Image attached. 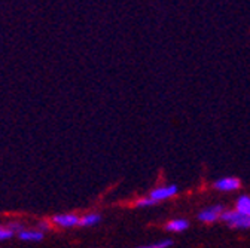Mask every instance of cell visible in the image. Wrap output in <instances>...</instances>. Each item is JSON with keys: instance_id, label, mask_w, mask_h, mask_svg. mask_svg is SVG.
<instances>
[{"instance_id": "6da1fadb", "label": "cell", "mask_w": 250, "mask_h": 248, "mask_svg": "<svg viewBox=\"0 0 250 248\" xmlns=\"http://www.w3.org/2000/svg\"><path fill=\"white\" fill-rule=\"evenodd\" d=\"M221 220L235 229H249L250 228V215H244V214L238 212L237 210H229V211L225 210L221 215Z\"/></svg>"}, {"instance_id": "7a4b0ae2", "label": "cell", "mask_w": 250, "mask_h": 248, "mask_svg": "<svg viewBox=\"0 0 250 248\" xmlns=\"http://www.w3.org/2000/svg\"><path fill=\"white\" fill-rule=\"evenodd\" d=\"M177 186L176 184H168V186H161V188H156L149 193V198L153 199L155 202H161L166 199L173 198L177 193Z\"/></svg>"}, {"instance_id": "3957f363", "label": "cell", "mask_w": 250, "mask_h": 248, "mask_svg": "<svg viewBox=\"0 0 250 248\" xmlns=\"http://www.w3.org/2000/svg\"><path fill=\"white\" fill-rule=\"evenodd\" d=\"M224 211H225V208L222 205H213V207L204 208L198 214V220L204 222V223H214L217 220H221V215Z\"/></svg>"}, {"instance_id": "277c9868", "label": "cell", "mask_w": 250, "mask_h": 248, "mask_svg": "<svg viewBox=\"0 0 250 248\" xmlns=\"http://www.w3.org/2000/svg\"><path fill=\"white\" fill-rule=\"evenodd\" d=\"M81 217L78 214H60L52 217V223L58 228H75L79 226Z\"/></svg>"}, {"instance_id": "5b68a950", "label": "cell", "mask_w": 250, "mask_h": 248, "mask_svg": "<svg viewBox=\"0 0 250 248\" xmlns=\"http://www.w3.org/2000/svg\"><path fill=\"white\" fill-rule=\"evenodd\" d=\"M241 181L237 177H222L214 181V189L221 192H232L240 189Z\"/></svg>"}, {"instance_id": "8992f818", "label": "cell", "mask_w": 250, "mask_h": 248, "mask_svg": "<svg viewBox=\"0 0 250 248\" xmlns=\"http://www.w3.org/2000/svg\"><path fill=\"white\" fill-rule=\"evenodd\" d=\"M43 232H41L39 229L35 230V229H24L18 233V238L22 239V241H28V242H38V241H42L43 239Z\"/></svg>"}, {"instance_id": "52a82bcc", "label": "cell", "mask_w": 250, "mask_h": 248, "mask_svg": "<svg viewBox=\"0 0 250 248\" xmlns=\"http://www.w3.org/2000/svg\"><path fill=\"white\" fill-rule=\"evenodd\" d=\"M189 228V222L185 220V219H176V220H171L166 225V229L168 232H174V233H180L183 230H186Z\"/></svg>"}, {"instance_id": "ba28073f", "label": "cell", "mask_w": 250, "mask_h": 248, "mask_svg": "<svg viewBox=\"0 0 250 248\" xmlns=\"http://www.w3.org/2000/svg\"><path fill=\"white\" fill-rule=\"evenodd\" d=\"M102 222V215L99 212H89L83 217H81V222H79V226H83V228H91V226H96Z\"/></svg>"}, {"instance_id": "9c48e42d", "label": "cell", "mask_w": 250, "mask_h": 248, "mask_svg": "<svg viewBox=\"0 0 250 248\" xmlns=\"http://www.w3.org/2000/svg\"><path fill=\"white\" fill-rule=\"evenodd\" d=\"M235 210L244 215H250V196L243 195L235 202Z\"/></svg>"}, {"instance_id": "30bf717a", "label": "cell", "mask_w": 250, "mask_h": 248, "mask_svg": "<svg viewBox=\"0 0 250 248\" xmlns=\"http://www.w3.org/2000/svg\"><path fill=\"white\" fill-rule=\"evenodd\" d=\"M173 245L171 239H164V241H158L153 244H147V245H140L137 248H170Z\"/></svg>"}, {"instance_id": "8fae6325", "label": "cell", "mask_w": 250, "mask_h": 248, "mask_svg": "<svg viewBox=\"0 0 250 248\" xmlns=\"http://www.w3.org/2000/svg\"><path fill=\"white\" fill-rule=\"evenodd\" d=\"M15 233L6 226H0V241H6V239H9V238H12Z\"/></svg>"}, {"instance_id": "7c38bea8", "label": "cell", "mask_w": 250, "mask_h": 248, "mask_svg": "<svg viewBox=\"0 0 250 248\" xmlns=\"http://www.w3.org/2000/svg\"><path fill=\"white\" fill-rule=\"evenodd\" d=\"M156 202L153 201V199H150L149 196L147 198H142V199H139L137 202H136V205L139 207V208H146V207H152V205H155Z\"/></svg>"}, {"instance_id": "4fadbf2b", "label": "cell", "mask_w": 250, "mask_h": 248, "mask_svg": "<svg viewBox=\"0 0 250 248\" xmlns=\"http://www.w3.org/2000/svg\"><path fill=\"white\" fill-rule=\"evenodd\" d=\"M14 233H20L21 230H24V228H22V225H20V223H9V226H8Z\"/></svg>"}, {"instance_id": "5bb4252c", "label": "cell", "mask_w": 250, "mask_h": 248, "mask_svg": "<svg viewBox=\"0 0 250 248\" xmlns=\"http://www.w3.org/2000/svg\"><path fill=\"white\" fill-rule=\"evenodd\" d=\"M38 228H39V230H41V232H45L46 229H49V223H48V222H45V220H42V222L38 225Z\"/></svg>"}]
</instances>
